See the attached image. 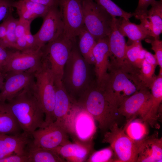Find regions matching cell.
Returning a JSON list of instances; mask_svg holds the SVG:
<instances>
[{
	"label": "cell",
	"instance_id": "obj_1",
	"mask_svg": "<svg viewBox=\"0 0 162 162\" xmlns=\"http://www.w3.org/2000/svg\"><path fill=\"white\" fill-rule=\"evenodd\" d=\"M34 83L7 101L23 132L31 135L45 125L44 112L34 91Z\"/></svg>",
	"mask_w": 162,
	"mask_h": 162
},
{
	"label": "cell",
	"instance_id": "obj_2",
	"mask_svg": "<svg viewBox=\"0 0 162 162\" xmlns=\"http://www.w3.org/2000/svg\"><path fill=\"white\" fill-rule=\"evenodd\" d=\"M77 104L88 112L97 122L104 133L118 120V108L114 105L103 91L93 81L76 101Z\"/></svg>",
	"mask_w": 162,
	"mask_h": 162
},
{
	"label": "cell",
	"instance_id": "obj_3",
	"mask_svg": "<svg viewBox=\"0 0 162 162\" xmlns=\"http://www.w3.org/2000/svg\"><path fill=\"white\" fill-rule=\"evenodd\" d=\"M140 70L125 68L110 67L107 77L99 87L117 107L125 99L145 87L140 82Z\"/></svg>",
	"mask_w": 162,
	"mask_h": 162
},
{
	"label": "cell",
	"instance_id": "obj_4",
	"mask_svg": "<svg viewBox=\"0 0 162 162\" xmlns=\"http://www.w3.org/2000/svg\"><path fill=\"white\" fill-rule=\"evenodd\" d=\"M90 65L75 43L64 65L62 81L66 91L76 101L93 82Z\"/></svg>",
	"mask_w": 162,
	"mask_h": 162
},
{
	"label": "cell",
	"instance_id": "obj_5",
	"mask_svg": "<svg viewBox=\"0 0 162 162\" xmlns=\"http://www.w3.org/2000/svg\"><path fill=\"white\" fill-rule=\"evenodd\" d=\"M34 91L44 112L46 125L55 121V79L47 60L42 56L41 64L34 72Z\"/></svg>",
	"mask_w": 162,
	"mask_h": 162
},
{
	"label": "cell",
	"instance_id": "obj_6",
	"mask_svg": "<svg viewBox=\"0 0 162 162\" xmlns=\"http://www.w3.org/2000/svg\"><path fill=\"white\" fill-rule=\"evenodd\" d=\"M146 138L140 140H134L126 134L124 128H119L115 123L104 134L103 142L109 143L112 147L116 162H137Z\"/></svg>",
	"mask_w": 162,
	"mask_h": 162
},
{
	"label": "cell",
	"instance_id": "obj_7",
	"mask_svg": "<svg viewBox=\"0 0 162 162\" xmlns=\"http://www.w3.org/2000/svg\"><path fill=\"white\" fill-rule=\"evenodd\" d=\"M64 128L73 142H93L96 132L95 121L86 110L74 104L66 118Z\"/></svg>",
	"mask_w": 162,
	"mask_h": 162
},
{
	"label": "cell",
	"instance_id": "obj_8",
	"mask_svg": "<svg viewBox=\"0 0 162 162\" xmlns=\"http://www.w3.org/2000/svg\"><path fill=\"white\" fill-rule=\"evenodd\" d=\"M75 43L76 40L67 37L63 33L41 49L43 56L49 63L55 81L62 80L64 65Z\"/></svg>",
	"mask_w": 162,
	"mask_h": 162
},
{
	"label": "cell",
	"instance_id": "obj_9",
	"mask_svg": "<svg viewBox=\"0 0 162 162\" xmlns=\"http://www.w3.org/2000/svg\"><path fill=\"white\" fill-rule=\"evenodd\" d=\"M84 26L97 41L108 37L113 18L94 0H82Z\"/></svg>",
	"mask_w": 162,
	"mask_h": 162
},
{
	"label": "cell",
	"instance_id": "obj_10",
	"mask_svg": "<svg viewBox=\"0 0 162 162\" xmlns=\"http://www.w3.org/2000/svg\"><path fill=\"white\" fill-rule=\"evenodd\" d=\"M58 7L64 23V34L76 40L84 26L82 0H59Z\"/></svg>",
	"mask_w": 162,
	"mask_h": 162
},
{
	"label": "cell",
	"instance_id": "obj_11",
	"mask_svg": "<svg viewBox=\"0 0 162 162\" xmlns=\"http://www.w3.org/2000/svg\"><path fill=\"white\" fill-rule=\"evenodd\" d=\"M31 136L30 146L49 150L70 142L65 128L55 121L37 129Z\"/></svg>",
	"mask_w": 162,
	"mask_h": 162
},
{
	"label": "cell",
	"instance_id": "obj_12",
	"mask_svg": "<svg viewBox=\"0 0 162 162\" xmlns=\"http://www.w3.org/2000/svg\"><path fill=\"white\" fill-rule=\"evenodd\" d=\"M149 88L140 89L124 100L118 108L119 114L125 117L128 122L139 116L143 119L151 105L152 95Z\"/></svg>",
	"mask_w": 162,
	"mask_h": 162
},
{
	"label": "cell",
	"instance_id": "obj_13",
	"mask_svg": "<svg viewBox=\"0 0 162 162\" xmlns=\"http://www.w3.org/2000/svg\"><path fill=\"white\" fill-rule=\"evenodd\" d=\"M43 19L40 28L33 35L40 50L63 34L64 31V23L58 6L51 7Z\"/></svg>",
	"mask_w": 162,
	"mask_h": 162
},
{
	"label": "cell",
	"instance_id": "obj_14",
	"mask_svg": "<svg viewBox=\"0 0 162 162\" xmlns=\"http://www.w3.org/2000/svg\"><path fill=\"white\" fill-rule=\"evenodd\" d=\"M34 72H10L4 74L0 92V101L6 102L35 82Z\"/></svg>",
	"mask_w": 162,
	"mask_h": 162
},
{
	"label": "cell",
	"instance_id": "obj_15",
	"mask_svg": "<svg viewBox=\"0 0 162 162\" xmlns=\"http://www.w3.org/2000/svg\"><path fill=\"white\" fill-rule=\"evenodd\" d=\"M42 56L41 49L35 51H10L4 73L10 72H35L41 65Z\"/></svg>",
	"mask_w": 162,
	"mask_h": 162
},
{
	"label": "cell",
	"instance_id": "obj_16",
	"mask_svg": "<svg viewBox=\"0 0 162 162\" xmlns=\"http://www.w3.org/2000/svg\"><path fill=\"white\" fill-rule=\"evenodd\" d=\"M117 18L113 17L110 33L108 36L110 67L125 66V52L127 44L124 37L119 31Z\"/></svg>",
	"mask_w": 162,
	"mask_h": 162
},
{
	"label": "cell",
	"instance_id": "obj_17",
	"mask_svg": "<svg viewBox=\"0 0 162 162\" xmlns=\"http://www.w3.org/2000/svg\"><path fill=\"white\" fill-rule=\"evenodd\" d=\"M93 54L94 59L95 81L98 87H100L107 77L110 65L108 37L96 41Z\"/></svg>",
	"mask_w": 162,
	"mask_h": 162
},
{
	"label": "cell",
	"instance_id": "obj_18",
	"mask_svg": "<svg viewBox=\"0 0 162 162\" xmlns=\"http://www.w3.org/2000/svg\"><path fill=\"white\" fill-rule=\"evenodd\" d=\"M92 142L85 143L70 142L52 149L66 162H86L94 150Z\"/></svg>",
	"mask_w": 162,
	"mask_h": 162
},
{
	"label": "cell",
	"instance_id": "obj_19",
	"mask_svg": "<svg viewBox=\"0 0 162 162\" xmlns=\"http://www.w3.org/2000/svg\"><path fill=\"white\" fill-rule=\"evenodd\" d=\"M31 136L22 132L17 135L0 134V159L13 154H28Z\"/></svg>",
	"mask_w": 162,
	"mask_h": 162
},
{
	"label": "cell",
	"instance_id": "obj_20",
	"mask_svg": "<svg viewBox=\"0 0 162 162\" xmlns=\"http://www.w3.org/2000/svg\"><path fill=\"white\" fill-rule=\"evenodd\" d=\"M55 99L53 112L55 122L64 128L67 116L76 101L66 91L62 80L55 81Z\"/></svg>",
	"mask_w": 162,
	"mask_h": 162
},
{
	"label": "cell",
	"instance_id": "obj_21",
	"mask_svg": "<svg viewBox=\"0 0 162 162\" xmlns=\"http://www.w3.org/2000/svg\"><path fill=\"white\" fill-rule=\"evenodd\" d=\"M151 5V8L137 19L147 30L150 37L159 38L162 32V0H155Z\"/></svg>",
	"mask_w": 162,
	"mask_h": 162
},
{
	"label": "cell",
	"instance_id": "obj_22",
	"mask_svg": "<svg viewBox=\"0 0 162 162\" xmlns=\"http://www.w3.org/2000/svg\"><path fill=\"white\" fill-rule=\"evenodd\" d=\"M152 103L150 108L142 119L152 127H158L157 122L158 112L162 101V69L151 86Z\"/></svg>",
	"mask_w": 162,
	"mask_h": 162
},
{
	"label": "cell",
	"instance_id": "obj_23",
	"mask_svg": "<svg viewBox=\"0 0 162 162\" xmlns=\"http://www.w3.org/2000/svg\"><path fill=\"white\" fill-rule=\"evenodd\" d=\"M19 19L32 22L35 19L45 16L51 7L29 0H19L14 2Z\"/></svg>",
	"mask_w": 162,
	"mask_h": 162
},
{
	"label": "cell",
	"instance_id": "obj_24",
	"mask_svg": "<svg viewBox=\"0 0 162 162\" xmlns=\"http://www.w3.org/2000/svg\"><path fill=\"white\" fill-rule=\"evenodd\" d=\"M162 160V139L147 137L138 154L137 162H159Z\"/></svg>",
	"mask_w": 162,
	"mask_h": 162
},
{
	"label": "cell",
	"instance_id": "obj_25",
	"mask_svg": "<svg viewBox=\"0 0 162 162\" xmlns=\"http://www.w3.org/2000/svg\"><path fill=\"white\" fill-rule=\"evenodd\" d=\"M116 22L120 32L124 37H128L131 43L150 38L147 30L140 24H136L122 17L117 18Z\"/></svg>",
	"mask_w": 162,
	"mask_h": 162
},
{
	"label": "cell",
	"instance_id": "obj_26",
	"mask_svg": "<svg viewBox=\"0 0 162 162\" xmlns=\"http://www.w3.org/2000/svg\"><path fill=\"white\" fill-rule=\"evenodd\" d=\"M22 131L7 103L0 101V134L17 135Z\"/></svg>",
	"mask_w": 162,
	"mask_h": 162
},
{
	"label": "cell",
	"instance_id": "obj_27",
	"mask_svg": "<svg viewBox=\"0 0 162 162\" xmlns=\"http://www.w3.org/2000/svg\"><path fill=\"white\" fill-rule=\"evenodd\" d=\"M78 48L81 55L90 65H94L93 50L96 41L86 29L84 26L80 31Z\"/></svg>",
	"mask_w": 162,
	"mask_h": 162
},
{
	"label": "cell",
	"instance_id": "obj_28",
	"mask_svg": "<svg viewBox=\"0 0 162 162\" xmlns=\"http://www.w3.org/2000/svg\"><path fill=\"white\" fill-rule=\"evenodd\" d=\"M147 51L142 46L141 41L135 42L127 45L125 66L140 69Z\"/></svg>",
	"mask_w": 162,
	"mask_h": 162
},
{
	"label": "cell",
	"instance_id": "obj_29",
	"mask_svg": "<svg viewBox=\"0 0 162 162\" xmlns=\"http://www.w3.org/2000/svg\"><path fill=\"white\" fill-rule=\"evenodd\" d=\"M29 162H64L66 161L52 150L32 146L28 150Z\"/></svg>",
	"mask_w": 162,
	"mask_h": 162
},
{
	"label": "cell",
	"instance_id": "obj_30",
	"mask_svg": "<svg viewBox=\"0 0 162 162\" xmlns=\"http://www.w3.org/2000/svg\"><path fill=\"white\" fill-rule=\"evenodd\" d=\"M148 124L141 118H135L127 122L124 128L125 133L130 138L140 140L147 137L149 133Z\"/></svg>",
	"mask_w": 162,
	"mask_h": 162
},
{
	"label": "cell",
	"instance_id": "obj_31",
	"mask_svg": "<svg viewBox=\"0 0 162 162\" xmlns=\"http://www.w3.org/2000/svg\"><path fill=\"white\" fill-rule=\"evenodd\" d=\"M94 0L112 17L118 16L129 20L133 16L132 13L125 11L111 0Z\"/></svg>",
	"mask_w": 162,
	"mask_h": 162
},
{
	"label": "cell",
	"instance_id": "obj_32",
	"mask_svg": "<svg viewBox=\"0 0 162 162\" xmlns=\"http://www.w3.org/2000/svg\"><path fill=\"white\" fill-rule=\"evenodd\" d=\"M157 66L143 59L140 69L139 75V79L143 85L149 88L156 76L154 74Z\"/></svg>",
	"mask_w": 162,
	"mask_h": 162
},
{
	"label": "cell",
	"instance_id": "obj_33",
	"mask_svg": "<svg viewBox=\"0 0 162 162\" xmlns=\"http://www.w3.org/2000/svg\"><path fill=\"white\" fill-rule=\"evenodd\" d=\"M116 158L112 147H109L98 151L94 150L86 162H116Z\"/></svg>",
	"mask_w": 162,
	"mask_h": 162
},
{
	"label": "cell",
	"instance_id": "obj_34",
	"mask_svg": "<svg viewBox=\"0 0 162 162\" xmlns=\"http://www.w3.org/2000/svg\"><path fill=\"white\" fill-rule=\"evenodd\" d=\"M5 20L7 26V49H14L17 40L16 34V28L19 19L14 18L12 14Z\"/></svg>",
	"mask_w": 162,
	"mask_h": 162
},
{
	"label": "cell",
	"instance_id": "obj_35",
	"mask_svg": "<svg viewBox=\"0 0 162 162\" xmlns=\"http://www.w3.org/2000/svg\"><path fill=\"white\" fill-rule=\"evenodd\" d=\"M146 39L147 42L150 43L152 48L155 52L154 55L157 59L158 65L162 69V41L159 38Z\"/></svg>",
	"mask_w": 162,
	"mask_h": 162
},
{
	"label": "cell",
	"instance_id": "obj_36",
	"mask_svg": "<svg viewBox=\"0 0 162 162\" xmlns=\"http://www.w3.org/2000/svg\"><path fill=\"white\" fill-rule=\"evenodd\" d=\"M13 0H0V22L12 14Z\"/></svg>",
	"mask_w": 162,
	"mask_h": 162
},
{
	"label": "cell",
	"instance_id": "obj_37",
	"mask_svg": "<svg viewBox=\"0 0 162 162\" xmlns=\"http://www.w3.org/2000/svg\"><path fill=\"white\" fill-rule=\"evenodd\" d=\"M155 0H139L138 4L135 12L133 13V16L136 19L145 14L147 11L148 6Z\"/></svg>",
	"mask_w": 162,
	"mask_h": 162
},
{
	"label": "cell",
	"instance_id": "obj_38",
	"mask_svg": "<svg viewBox=\"0 0 162 162\" xmlns=\"http://www.w3.org/2000/svg\"><path fill=\"white\" fill-rule=\"evenodd\" d=\"M31 22L19 19L16 28L17 38L24 36L27 32L30 29Z\"/></svg>",
	"mask_w": 162,
	"mask_h": 162
},
{
	"label": "cell",
	"instance_id": "obj_39",
	"mask_svg": "<svg viewBox=\"0 0 162 162\" xmlns=\"http://www.w3.org/2000/svg\"><path fill=\"white\" fill-rule=\"evenodd\" d=\"M0 162H29L28 154H11L0 159Z\"/></svg>",
	"mask_w": 162,
	"mask_h": 162
},
{
	"label": "cell",
	"instance_id": "obj_40",
	"mask_svg": "<svg viewBox=\"0 0 162 162\" xmlns=\"http://www.w3.org/2000/svg\"><path fill=\"white\" fill-rule=\"evenodd\" d=\"M9 53L10 51L0 46V72L4 73V68L9 57Z\"/></svg>",
	"mask_w": 162,
	"mask_h": 162
},
{
	"label": "cell",
	"instance_id": "obj_41",
	"mask_svg": "<svg viewBox=\"0 0 162 162\" xmlns=\"http://www.w3.org/2000/svg\"><path fill=\"white\" fill-rule=\"evenodd\" d=\"M7 26L5 20L0 24V46L7 49L6 41Z\"/></svg>",
	"mask_w": 162,
	"mask_h": 162
},
{
	"label": "cell",
	"instance_id": "obj_42",
	"mask_svg": "<svg viewBox=\"0 0 162 162\" xmlns=\"http://www.w3.org/2000/svg\"><path fill=\"white\" fill-rule=\"evenodd\" d=\"M50 7L58 6L59 0H29Z\"/></svg>",
	"mask_w": 162,
	"mask_h": 162
},
{
	"label": "cell",
	"instance_id": "obj_43",
	"mask_svg": "<svg viewBox=\"0 0 162 162\" xmlns=\"http://www.w3.org/2000/svg\"><path fill=\"white\" fill-rule=\"evenodd\" d=\"M4 77V74L0 72V92Z\"/></svg>",
	"mask_w": 162,
	"mask_h": 162
}]
</instances>
